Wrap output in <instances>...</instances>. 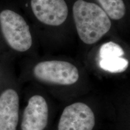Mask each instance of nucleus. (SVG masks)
I'll return each instance as SVG.
<instances>
[{"label":"nucleus","mask_w":130,"mask_h":130,"mask_svg":"<svg viewBox=\"0 0 130 130\" xmlns=\"http://www.w3.org/2000/svg\"><path fill=\"white\" fill-rule=\"evenodd\" d=\"M73 15L79 39L86 44L96 43L111 28V21L101 7L84 0L73 6Z\"/></svg>","instance_id":"nucleus-1"},{"label":"nucleus","mask_w":130,"mask_h":130,"mask_svg":"<svg viewBox=\"0 0 130 130\" xmlns=\"http://www.w3.org/2000/svg\"><path fill=\"white\" fill-rule=\"evenodd\" d=\"M0 25L5 39L12 49L25 52L31 48L32 37L30 28L20 14L4 10L0 13Z\"/></svg>","instance_id":"nucleus-2"},{"label":"nucleus","mask_w":130,"mask_h":130,"mask_svg":"<svg viewBox=\"0 0 130 130\" xmlns=\"http://www.w3.org/2000/svg\"><path fill=\"white\" fill-rule=\"evenodd\" d=\"M33 74L37 79L46 83L68 86L75 83L79 79V71L72 63L64 61L51 60L36 65Z\"/></svg>","instance_id":"nucleus-3"},{"label":"nucleus","mask_w":130,"mask_h":130,"mask_svg":"<svg viewBox=\"0 0 130 130\" xmlns=\"http://www.w3.org/2000/svg\"><path fill=\"white\" fill-rule=\"evenodd\" d=\"M95 116L84 102H74L63 110L58 123V130H93Z\"/></svg>","instance_id":"nucleus-4"},{"label":"nucleus","mask_w":130,"mask_h":130,"mask_svg":"<svg viewBox=\"0 0 130 130\" xmlns=\"http://www.w3.org/2000/svg\"><path fill=\"white\" fill-rule=\"evenodd\" d=\"M31 7L36 18L48 25H60L68 15L64 0H31Z\"/></svg>","instance_id":"nucleus-5"},{"label":"nucleus","mask_w":130,"mask_h":130,"mask_svg":"<svg viewBox=\"0 0 130 130\" xmlns=\"http://www.w3.org/2000/svg\"><path fill=\"white\" fill-rule=\"evenodd\" d=\"M49 108L46 101L42 96L36 95L29 99L24 109L22 130H44L48 124Z\"/></svg>","instance_id":"nucleus-6"},{"label":"nucleus","mask_w":130,"mask_h":130,"mask_svg":"<svg viewBox=\"0 0 130 130\" xmlns=\"http://www.w3.org/2000/svg\"><path fill=\"white\" fill-rule=\"evenodd\" d=\"M19 98L16 90L9 89L0 95V130H16L19 121Z\"/></svg>","instance_id":"nucleus-7"},{"label":"nucleus","mask_w":130,"mask_h":130,"mask_svg":"<svg viewBox=\"0 0 130 130\" xmlns=\"http://www.w3.org/2000/svg\"><path fill=\"white\" fill-rule=\"evenodd\" d=\"M108 17L119 20L125 14V6L123 0H97Z\"/></svg>","instance_id":"nucleus-8"},{"label":"nucleus","mask_w":130,"mask_h":130,"mask_svg":"<svg viewBox=\"0 0 130 130\" xmlns=\"http://www.w3.org/2000/svg\"><path fill=\"white\" fill-rule=\"evenodd\" d=\"M129 62L123 57H115L101 59L100 66L102 69L111 73H120L126 70Z\"/></svg>","instance_id":"nucleus-9"},{"label":"nucleus","mask_w":130,"mask_h":130,"mask_svg":"<svg viewBox=\"0 0 130 130\" xmlns=\"http://www.w3.org/2000/svg\"><path fill=\"white\" fill-rule=\"evenodd\" d=\"M124 54L122 48L113 42L104 43L102 45L100 50V57L101 59L122 57Z\"/></svg>","instance_id":"nucleus-10"}]
</instances>
